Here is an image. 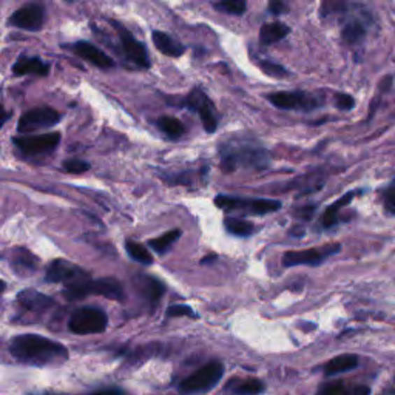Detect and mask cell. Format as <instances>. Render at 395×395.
Returning a JSON list of instances; mask_svg holds the SVG:
<instances>
[{
  "label": "cell",
  "instance_id": "f1b7e54d",
  "mask_svg": "<svg viewBox=\"0 0 395 395\" xmlns=\"http://www.w3.org/2000/svg\"><path fill=\"white\" fill-rule=\"evenodd\" d=\"M224 227L230 235L240 236V238H247L253 234L255 230V226L252 222L245 221V220H240V218H232V216H227L224 218Z\"/></svg>",
  "mask_w": 395,
  "mask_h": 395
},
{
  "label": "cell",
  "instance_id": "d6986e66",
  "mask_svg": "<svg viewBox=\"0 0 395 395\" xmlns=\"http://www.w3.org/2000/svg\"><path fill=\"white\" fill-rule=\"evenodd\" d=\"M135 282L138 285L141 294H143L148 300V303H152L153 306L161 300L164 294H166V285L158 278L150 277V275H139V277H136Z\"/></svg>",
  "mask_w": 395,
  "mask_h": 395
},
{
  "label": "cell",
  "instance_id": "6da1fadb",
  "mask_svg": "<svg viewBox=\"0 0 395 395\" xmlns=\"http://www.w3.org/2000/svg\"><path fill=\"white\" fill-rule=\"evenodd\" d=\"M221 168L226 173H232L235 170H266L271 166L272 158L266 147L257 143L255 139L232 136L220 144Z\"/></svg>",
  "mask_w": 395,
  "mask_h": 395
},
{
  "label": "cell",
  "instance_id": "ac0fdd59",
  "mask_svg": "<svg viewBox=\"0 0 395 395\" xmlns=\"http://www.w3.org/2000/svg\"><path fill=\"white\" fill-rule=\"evenodd\" d=\"M13 73L16 76H25V74H36V76H47L50 73V64L42 61L41 57L20 56L16 64L13 65Z\"/></svg>",
  "mask_w": 395,
  "mask_h": 395
},
{
  "label": "cell",
  "instance_id": "4dcf8cb0",
  "mask_svg": "<svg viewBox=\"0 0 395 395\" xmlns=\"http://www.w3.org/2000/svg\"><path fill=\"white\" fill-rule=\"evenodd\" d=\"M213 8L220 13L232 14V16H243L247 10V5L243 0H224V2L213 3Z\"/></svg>",
  "mask_w": 395,
  "mask_h": 395
},
{
  "label": "cell",
  "instance_id": "8fae6325",
  "mask_svg": "<svg viewBox=\"0 0 395 395\" xmlns=\"http://www.w3.org/2000/svg\"><path fill=\"white\" fill-rule=\"evenodd\" d=\"M61 143V133H43L39 136H19L13 139V144L24 156H41L53 152Z\"/></svg>",
  "mask_w": 395,
  "mask_h": 395
},
{
  "label": "cell",
  "instance_id": "5b68a950",
  "mask_svg": "<svg viewBox=\"0 0 395 395\" xmlns=\"http://www.w3.org/2000/svg\"><path fill=\"white\" fill-rule=\"evenodd\" d=\"M222 375H224V364L220 361H210L206 366L198 369L195 374L185 378L180 385V392L182 395L206 392L218 385Z\"/></svg>",
  "mask_w": 395,
  "mask_h": 395
},
{
  "label": "cell",
  "instance_id": "cb8c5ba5",
  "mask_svg": "<svg viewBox=\"0 0 395 395\" xmlns=\"http://www.w3.org/2000/svg\"><path fill=\"white\" fill-rule=\"evenodd\" d=\"M341 36L343 41L349 43V45H357V43H360L364 39V36H366V24L360 19L349 20L346 22V25L343 27Z\"/></svg>",
  "mask_w": 395,
  "mask_h": 395
},
{
  "label": "cell",
  "instance_id": "7a4b0ae2",
  "mask_svg": "<svg viewBox=\"0 0 395 395\" xmlns=\"http://www.w3.org/2000/svg\"><path fill=\"white\" fill-rule=\"evenodd\" d=\"M10 352L16 360L34 366L57 364L69 359V350L64 345L36 333L14 337L10 343Z\"/></svg>",
  "mask_w": 395,
  "mask_h": 395
},
{
  "label": "cell",
  "instance_id": "4316f807",
  "mask_svg": "<svg viewBox=\"0 0 395 395\" xmlns=\"http://www.w3.org/2000/svg\"><path fill=\"white\" fill-rule=\"evenodd\" d=\"M125 250L129 253V257L131 259H135L136 263L143 266H152L153 264V257L150 250H148L144 244H141L138 241L127 240L125 241Z\"/></svg>",
  "mask_w": 395,
  "mask_h": 395
},
{
  "label": "cell",
  "instance_id": "74e56055",
  "mask_svg": "<svg viewBox=\"0 0 395 395\" xmlns=\"http://www.w3.org/2000/svg\"><path fill=\"white\" fill-rule=\"evenodd\" d=\"M315 208H317L315 206H306L303 208H298V210L295 212V215L298 216V218H303L306 221H309L312 216H314Z\"/></svg>",
  "mask_w": 395,
  "mask_h": 395
},
{
  "label": "cell",
  "instance_id": "ffe728a7",
  "mask_svg": "<svg viewBox=\"0 0 395 395\" xmlns=\"http://www.w3.org/2000/svg\"><path fill=\"white\" fill-rule=\"evenodd\" d=\"M152 39H153L156 50L161 51L164 56L180 57L184 55L185 47L176 39L175 36H170L164 31H153Z\"/></svg>",
  "mask_w": 395,
  "mask_h": 395
},
{
  "label": "cell",
  "instance_id": "e575fe53",
  "mask_svg": "<svg viewBox=\"0 0 395 395\" xmlns=\"http://www.w3.org/2000/svg\"><path fill=\"white\" fill-rule=\"evenodd\" d=\"M335 103H337V107L340 110H350V108H354L355 101H354L352 96H349V94H337Z\"/></svg>",
  "mask_w": 395,
  "mask_h": 395
},
{
  "label": "cell",
  "instance_id": "603a6c76",
  "mask_svg": "<svg viewBox=\"0 0 395 395\" xmlns=\"http://www.w3.org/2000/svg\"><path fill=\"white\" fill-rule=\"evenodd\" d=\"M357 364H359V357L354 354H343V355L335 357V359H332L329 363L326 364L324 374L327 377L338 375V374H343V372L355 369Z\"/></svg>",
  "mask_w": 395,
  "mask_h": 395
},
{
  "label": "cell",
  "instance_id": "30bf717a",
  "mask_svg": "<svg viewBox=\"0 0 395 395\" xmlns=\"http://www.w3.org/2000/svg\"><path fill=\"white\" fill-rule=\"evenodd\" d=\"M62 116L59 111L50 107H37L25 111L24 115L19 117L17 122V131L25 135V133H31L37 130L50 129V127H55L59 124Z\"/></svg>",
  "mask_w": 395,
  "mask_h": 395
},
{
  "label": "cell",
  "instance_id": "d590c367",
  "mask_svg": "<svg viewBox=\"0 0 395 395\" xmlns=\"http://www.w3.org/2000/svg\"><path fill=\"white\" fill-rule=\"evenodd\" d=\"M385 207L387 212L395 215V187L389 189L385 193Z\"/></svg>",
  "mask_w": 395,
  "mask_h": 395
},
{
  "label": "cell",
  "instance_id": "5bb4252c",
  "mask_svg": "<svg viewBox=\"0 0 395 395\" xmlns=\"http://www.w3.org/2000/svg\"><path fill=\"white\" fill-rule=\"evenodd\" d=\"M45 20V8L39 3H28L13 13L10 25L25 29V31H39Z\"/></svg>",
  "mask_w": 395,
  "mask_h": 395
},
{
  "label": "cell",
  "instance_id": "7402d4cb",
  "mask_svg": "<svg viewBox=\"0 0 395 395\" xmlns=\"http://www.w3.org/2000/svg\"><path fill=\"white\" fill-rule=\"evenodd\" d=\"M289 33V25L282 24V22H267V24H264L259 29V42L263 43V45H272V43H277L285 39Z\"/></svg>",
  "mask_w": 395,
  "mask_h": 395
},
{
  "label": "cell",
  "instance_id": "3957f363",
  "mask_svg": "<svg viewBox=\"0 0 395 395\" xmlns=\"http://www.w3.org/2000/svg\"><path fill=\"white\" fill-rule=\"evenodd\" d=\"M62 294L69 301H78L88 295H99L115 301L125 300V292L122 289V285L116 278L111 277L99 278V280H93V278L82 280L79 282H74V285L65 286Z\"/></svg>",
  "mask_w": 395,
  "mask_h": 395
},
{
  "label": "cell",
  "instance_id": "277c9868",
  "mask_svg": "<svg viewBox=\"0 0 395 395\" xmlns=\"http://www.w3.org/2000/svg\"><path fill=\"white\" fill-rule=\"evenodd\" d=\"M108 326V317L101 308L85 306L79 308L71 314L69 319L70 332L76 335H93L102 333Z\"/></svg>",
  "mask_w": 395,
  "mask_h": 395
},
{
  "label": "cell",
  "instance_id": "d6a6232c",
  "mask_svg": "<svg viewBox=\"0 0 395 395\" xmlns=\"http://www.w3.org/2000/svg\"><path fill=\"white\" fill-rule=\"evenodd\" d=\"M90 168H92V166H90V164H88L87 161L69 159V161L64 162V170L69 171V173L80 175V173H85V171H88Z\"/></svg>",
  "mask_w": 395,
  "mask_h": 395
},
{
  "label": "cell",
  "instance_id": "7c38bea8",
  "mask_svg": "<svg viewBox=\"0 0 395 395\" xmlns=\"http://www.w3.org/2000/svg\"><path fill=\"white\" fill-rule=\"evenodd\" d=\"M340 252V244L326 245L322 249H308V250H289L282 255V266L295 267V266H319L331 255Z\"/></svg>",
  "mask_w": 395,
  "mask_h": 395
},
{
  "label": "cell",
  "instance_id": "8992f818",
  "mask_svg": "<svg viewBox=\"0 0 395 395\" xmlns=\"http://www.w3.org/2000/svg\"><path fill=\"white\" fill-rule=\"evenodd\" d=\"M215 204L226 212L243 210L250 215H267L277 212L281 208V203L277 199H252L240 196H224L218 195L215 198Z\"/></svg>",
  "mask_w": 395,
  "mask_h": 395
},
{
  "label": "cell",
  "instance_id": "9c48e42d",
  "mask_svg": "<svg viewBox=\"0 0 395 395\" xmlns=\"http://www.w3.org/2000/svg\"><path fill=\"white\" fill-rule=\"evenodd\" d=\"M111 24H113L115 29L117 31L119 42H121L122 53H124L127 61L135 64L136 66H139V69H144V70L150 69V66H152L150 56H148L144 43L139 42L136 37L133 36L124 25L119 24V22L113 20Z\"/></svg>",
  "mask_w": 395,
  "mask_h": 395
},
{
  "label": "cell",
  "instance_id": "836d02e7",
  "mask_svg": "<svg viewBox=\"0 0 395 395\" xmlns=\"http://www.w3.org/2000/svg\"><path fill=\"white\" fill-rule=\"evenodd\" d=\"M166 315L170 317H190V318H198V315L193 312V309L190 306H185V304H175V306H170L167 309Z\"/></svg>",
  "mask_w": 395,
  "mask_h": 395
},
{
  "label": "cell",
  "instance_id": "1f68e13d",
  "mask_svg": "<svg viewBox=\"0 0 395 395\" xmlns=\"http://www.w3.org/2000/svg\"><path fill=\"white\" fill-rule=\"evenodd\" d=\"M255 61L258 64V66L263 70L267 76H273V78H285L287 74V70L285 66H281L280 64L273 62V61H267V59L263 57H255Z\"/></svg>",
  "mask_w": 395,
  "mask_h": 395
},
{
  "label": "cell",
  "instance_id": "e0dca14e",
  "mask_svg": "<svg viewBox=\"0 0 395 395\" xmlns=\"http://www.w3.org/2000/svg\"><path fill=\"white\" fill-rule=\"evenodd\" d=\"M17 303L22 308L31 312H43L47 310L50 306H53L55 301L53 298H50L48 295L37 292L34 289H25L20 290L17 294Z\"/></svg>",
  "mask_w": 395,
  "mask_h": 395
},
{
  "label": "cell",
  "instance_id": "4fadbf2b",
  "mask_svg": "<svg viewBox=\"0 0 395 395\" xmlns=\"http://www.w3.org/2000/svg\"><path fill=\"white\" fill-rule=\"evenodd\" d=\"M92 278L90 273L82 269V267L70 263L66 259L57 258L51 261L45 272V281L48 282H62L65 286L74 285L82 280Z\"/></svg>",
  "mask_w": 395,
  "mask_h": 395
},
{
  "label": "cell",
  "instance_id": "f35d334b",
  "mask_svg": "<svg viewBox=\"0 0 395 395\" xmlns=\"http://www.w3.org/2000/svg\"><path fill=\"white\" fill-rule=\"evenodd\" d=\"M93 395H124V392L121 389H106V391H99Z\"/></svg>",
  "mask_w": 395,
  "mask_h": 395
},
{
  "label": "cell",
  "instance_id": "ab89813d",
  "mask_svg": "<svg viewBox=\"0 0 395 395\" xmlns=\"http://www.w3.org/2000/svg\"><path fill=\"white\" fill-rule=\"evenodd\" d=\"M215 255H212V257H206L203 261H201V264H206V263H208V261H215Z\"/></svg>",
  "mask_w": 395,
  "mask_h": 395
},
{
  "label": "cell",
  "instance_id": "d4e9b609",
  "mask_svg": "<svg viewBox=\"0 0 395 395\" xmlns=\"http://www.w3.org/2000/svg\"><path fill=\"white\" fill-rule=\"evenodd\" d=\"M357 193H359V192H349V193H346L345 196L340 198L338 201H335V203H333L332 206H329V207L326 208V212H324V215H323V220H322L323 227L331 229V227H333L335 224H337V222H338V212H340V208L347 206V204L350 203V201L354 199V196L357 195Z\"/></svg>",
  "mask_w": 395,
  "mask_h": 395
},
{
  "label": "cell",
  "instance_id": "8d00e7d4",
  "mask_svg": "<svg viewBox=\"0 0 395 395\" xmlns=\"http://www.w3.org/2000/svg\"><path fill=\"white\" fill-rule=\"evenodd\" d=\"M269 11L271 14H286L289 11V5H286L285 2H280V0H273V2L269 3Z\"/></svg>",
  "mask_w": 395,
  "mask_h": 395
},
{
  "label": "cell",
  "instance_id": "83f0119b",
  "mask_svg": "<svg viewBox=\"0 0 395 395\" xmlns=\"http://www.w3.org/2000/svg\"><path fill=\"white\" fill-rule=\"evenodd\" d=\"M158 129L170 139H180L185 133V127L180 119L173 116H162L158 119Z\"/></svg>",
  "mask_w": 395,
  "mask_h": 395
},
{
  "label": "cell",
  "instance_id": "9a60e30c",
  "mask_svg": "<svg viewBox=\"0 0 395 395\" xmlns=\"http://www.w3.org/2000/svg\"><path fill=\"white\" fill-rule=\"evenodd\" d=\"M71 51L74 55H78L80 59H84V61L93 64L94 66H98V69L102 70H108V69H113L116 65L113 59H111L106 51H102L101 48H98L93 43L87 42V41H78L74 42L71 45Z\"/></svg>",
  "mask_w": 395,
  "mask_h": 395
},
{
  "label": "cell",
  "instance_id": "ba28073f",
  "mask_svg": "<svg viewBox=\"0 0 395 395\" xmlns=\"http://www.w3.org/2000/svg\"><path fill=\"white\" fill-rule=\"evenodd\" d=\"M184 106L190 111H195V113L199 116L204 130L207 133H215L216 129H218V116H216L213 102L199 87L192 88V92L185 96Z\"/></svg>",
  "mask_w": 395,
  "mask_h": 395
},
{
  "label": "cell",
  "instance_id": "f546056e",
  "mask_svg": "<svg viewBox=\"0 0 395 395\" xmlns=\"http://www.w3.org/2000/svg\"><path fill=\"white\" fill-rule=\"evenodd\" d=\"M232 391L235 395H258L264 391V385L259 380L249 378L243 380V382H236Z\"/></svg>",
  "mask_w": 395,
  "mask_h": 395
},
{
  "label": "cell",
  "instance_id": "2e32d148",
  "mask_svg": "<svg viewBox=\"0 0 395 395\" xmlns=\"http://www.w3.org/2000/svg\"><path fill=\"white\" fill-rule=\"evenodd\" d=\"M10 266L19 277H31L37 271V267H39V258H36L25 247H16L11 250Z\"/></svg>",
  "mask_w": 395,
  "mask_h": 395
},
{
  "label": "cell",
  "instance_id": "484cf974",
  "mask_svg": "<svg viewBox=\"0 0 395 395\" xmlns=\"http://www.w3.org/2000/svg\"><path fill=\"white\" fill-rule=\"evenodd\" d=\"M181 230L176 229V230H170V232L164 234L158 238H153V240H148V247L152 250H155L156 253H159V255H166V253L173 247V244L180 240L181 236Z\"/></svg>",
  "mask_w": 395,
  "mask_h": 395
},
{
  "label": "cell",
  "instance_id": "44dd1931",
  "mask_svg": "<svg viewBox=\"0 0 395 395\" xmlns=\"http://www.w3.org/2000/svg\"><path fill=\"white\" fill-rule=\"evenodd\" d=\"M317 395H371V389L364 385H349L345 382L326 383Z\"/></svg>",
  "mask_w": 395,
  "mask_h": 395
},
{
  "label": "cell",
  "instance_id": "52a82bcc",
  "mask_svg": "<svg viewBox=\"0 0 395 395\" xmlns=\"http://www.w3.org/2000/svg\"><path fill=\"white\" fill-rule=\"evenodd\" d=\"M273 107L280 110L312 111L323 106V99L306 92H277L266 96Z\"/></svg>",
  "mask_w": 395,
  "mask_h": 395
}]
</instances>
